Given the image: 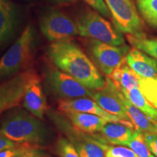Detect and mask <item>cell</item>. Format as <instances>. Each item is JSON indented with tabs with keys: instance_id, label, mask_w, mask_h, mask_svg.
<instances>
[{
	"instance_id": "cell-7",
	"label": "cell",
	"mask_w": 157,
	"mask_h": 157,
	"mask_svg": "<svg viewBox=\"0 0 157 157\" xmlns=\"http://www.w3.org/2000/svg\"><path fill=\"white\" fill-rule=\"evenodd\" d=\"M39 25L43 35L50 42L69 39L79 35L76 22L56 10L45 13L40 20Z\"/></svg>"
},
{
	"instance_id": "cell-3",
	"label": "cell",
	"mask_w": 157,
	"mask_h": 157,
	"mask_svg": "<svg viewBox=\"0 0 157 157\" xmlns=\"http://www.w3.org/2000/svg\"><path fill=\"white\" fill-rule=\"evenodd\" d=\"M34 30L28 25L0 58V80L13 76L28 68L32 59Z\"/></svg>"
},
{
	"instance_id": "cell-27",
	"label": "cell",
	"mask_w": 157,
	"mask_h": 157,
	"mask_svg": "<svg viewBox=\"0 0 157 157\" xmlns=\"http://www.w3.org/2000/svg\"><path fill=\"white\" fill-rule=\"evenodd\" d=\"M84 1L103 16L107 17L111 16V13L104 0H84Z\"/></svg>"
},
{
	"instance_id": "cell-32",
	"label": "cell",
	"mask_w": 157,
	"mask_h": 157,
	"mask_svg": "<svg viewBox=\"0 0 157 157\" xmlns=\"http://www.w3.org/2000/svg\"><path fill=\"white\" fill-rule=\"evenodd\" d=\"M154 124L155 126V128H156V133H157V120L155 121V122H154Z\"/></svg>"
},
{
	"instance_id": "cell-2",
	"label": "cell",
	"mask_w": 157,
	"mask_h": 157,
	"mask_svg": "<svg viewBox=\"0 0 157 157\" xmlns=\"http://www.w3.org/2000/svg\"><path fill=\"white\" fill-rule=\"evenodd\" d=\"M0 134L20 144L44 142L48 131L39 118L23 111H14L2 123Z\"/></svg>"
},
{
	"instance_id": "cell-12",
	"label": "cell",
	"mask_w": 157,
	"mask_h": 157,
	"mask_svg": "<svg viewBox=\"0 0 157 157\" xmlns=\"http://www.w3.org/2000/svg\"><path fill=\"white\" fill-rule=\"evenodd\" d=\"M23 101L25 109L39 119H42L48 112V104L43 92L41 79L36 73L29 81Z\"/></svg>"
},
{
	"instance_id": "cell-26",
	"label": "cell",
	"mask_w": 157,
	"mask_h": 157,
	"mask_svg": "<svg viewBox=\"0 0 157 157\" xmlns=\"http://www.w3.org/2000/svg\"><path fill=\"white\" fill-rule=\"evenodd\" d=\"M36 146H37L36 145L28 144V143L20 144L19 146H17L16 147L5 149V150L0 151V157H15L17 156V155L21 154V153L24 152L25 151Z\"/></svg>"
},
{
	"instance_id": "cell-18",
	"label": "cell",
	"mask_w": 157,
	"mask_h": 157,
	"mask_svg": "<svg viewBox=\"0 0 157 157\" xmlns=\"http://www.w3.org/2000/svg\"><path fill=\"white\" fill-rule=\"evenodd\" d=\"M121 98L129 120L134 125L135 130L142 132L156 133V128L152 121L141 110L130 103L122 93Z\"/></svg>"
},
{
	"instance_id": "cell-16",
	"label": "cell",
	"mask_w": 157,
	"mask_h": 157,
	"mask_svg": "<svg viewBox=\"0 0 157 157\" xmlns=\"http://www.w3.org/2000/svg\"><path fill=\"white\" fill-rule=\"evenodd\" d=\"M17 21L15 7L10 0H0V44L14 32Z\"/></svg>"
},
{
	"instance_id": "cell-17",
	"label": "cell",
	"mask_w": 157,
	"mask_h": 157,
	"mask_svg": "<svg viewBox=\"0 0 157 157\" xmlns=\"http://www.w3.org/2000/svg\"><path fill=\"white\" fill-rule=\"evenodd\" d=\"M108 76L119 91L139 87L140 76L127 65L126 60Z\"/></svg>"
},
{
	"instance_id": "cell-14",
	"label": "cell",
	"mask_w": 157,
	"mask_h": 157,
	"mask_svg": "<svg viewBox=\"0 0 157 157\" xmlns=\"http://www.w3.org/2000/svg\"><path fill=\"white\" fill-rule=\"evenodd\" d=\"M134 126L121 122H107L100 131L102 137L108 143L115 146H124L132 138L135 132Z\"/></svg>"
},
{
	"instance_id": "cell-20",
	"label": "cell",
	"mask_w": 157,
	"mask_h": 157,
	"mask_svg": "<svg viewBox=\"0 0 157 157\" xmlns=\"http://www.w3.org/2000/svg\"><path fill=\"white\" fill-rule=\"evenodd\" d=\"M127 39L135 48L146 52L157 60V39L146 38L145 35L135 36L132 34H127Z\"/></svg>"
},
{
	"instance_id": "cell-1",
	"label": "cell",
	"mask_w": 157,
	"mask_h": 157,
	"mask_svg": "<svg viewBox=\"0 0 157 157\" xmlns=\"http://www.w3.org/2000/svg\"><path fill=\"white\" fill-rule=\"evenodd\" d=\"M48 55L63 71L75 78L88 89L96 91L103 88L105 78L76 43L70 39L53 42L48 47Z\"/></svg>"
},
{
	"instance_id": "cell-11",
	"label": "cell",
	"mask_w": 157,
	"mask_h": 157,
	"mask_svg": "<svg viewBox=\"0 0 157 157\" xmlns=\"http://www.w3.org/2000/svg\"><path fill=\"white\" fill-rule=\"evenodd\" d=\"M58 109L61 112H81L97 115L103 118L107 122H121L134 126L130 121H126L111 114L102 109L91 98H78L69 100H60L58 102Z\"/></svg>"
},
{
	"instance_id": "cell-13",
	"label": "cell",
	"mask_w": 157,
	"mask_h": 157,
	"mask_svg": "<svg viewBox=\"0 0 157 157\" xmlns=\"http://www.w3.org/2000/svg\"><path fill=\"white\" fill-rule=\"evenodd\" d=\"M126 63L141 78L157 76V60L138 49L129 50L126 56Z\"/></svg>"
},
{
	"instance_id": "cell-10",
	"label": "cell",
	"mask_w": 157,
	"mask_h": 157,
	"mask_svg": "<svg viewBox=\"0 0 157 157\" xmlns=\"http://www.w3.org/2000/svg\"><path fill=\"white\" fill-rule=\"evenodd\" d=\"M121 93L109 76L105 78V84L101 89L93 91V99L102 109L111 114L126 121L129 120L126 109L121 98Z\"/></svg>"
},
{
	"instance_id": "cell-19",
	"label": "cell",
	"mask_w": 157,
	"mask_h": 157,
	"mask_svg": "<svg viewBox=\"0 0 157 157\" xmlns=\"http://www.w3.org/2000/svg\"><path fill=\"white\" fill-rule=\"evenodd\" d=\"M120 92L130 103L141 110L153 123L157 120V110L148 103L141 93L140 88L135 87L132 90H122Z\"/></svg>"
},
{
	"instance_id": "cell-24",
	"label": "cell",
	"mask_w": 157,
	"mask_h": 157,
	"mask_svg": "<svg viewBox=\"0 0 157 157\" xmlns=\"http://www.w3.org/2000/svg\"><path fill=\"white\" fill-rule=\"evenodd\" d=\"M56 151L60 157H80L74 145L63 137L57 140Z\"/></svg>"
},
{
	"instance_id": "cell-29",
	"label": "cell",
	"mask_w": 157,
	"mask_h": 157,
	"mask_svg": "<svg viewBox=\"0 0 157 157\" xmlns=\"http://www.w3.org/2000/svg\"><path fill=\"white\" fill-rule=\"evenodd\" d=\"M19 145L20 143L13 142V141H12L11 140L7 138V137L0 134V151L5 150V149L16 147L19 146Z\"/></svg>"
},
{
	"instance_id": "cell-31",
	"label": "cell",
	"mask_w": 157,
	"mask_h": 157,
	"mask_svg": "<svg viewBox=\"0 0 157 157\" xmlns=\"http://www.w3.org/2000/svg\"><path fill=\"white\" fill-rule=\"evenodd\" d=\"M58 4H65V5H70L76 2L78 0H52Z\"/></svg>"
},
{
	"instance_id": "cell-28",
	"label": "cell",
	"mask_w": 157,
	"mask_h": 157,
	"mask_svg": "<svg viewBox=\"0 0 157 157\" xmlns=\"http://www.w3.org/2000/svg\"><path fill=\"white\" fill-rule=\"evenodd\" d=\"M147 146L153 154L157 157V133L143 132Z\"/></svg>"
},
{
	"instance_id": "cell-22",
	"label": "cell",
	"mask_w": 157,
	"mask_h": 157,
	"mask_svg": "<svg viewBox=\"0 0 157 157\" xmlns=\"http://www.w3.org/2000/svg\"><path fill=\"white\" fill-rule=\"evenodd\" d=\"M139 88L148 103L157 110V76L152 78L140 77Z\"/></svg>"
},
{
	"instance_id": "cell-30",
	"label": "cell",
	"mask_w": 157,
	"mask_h": 157,
	"mask_svg": "<svg viewBox=\"0 0 157 157\" xmlns=\"http://www.w3.org/2000/svg\"><path fill=\"white\" fill-rule=\"evenodd\" d=\"M15 157H43V153L37 148V146L33 147Z\"/></svg>"
},
{
	"instance_id": "cell-15",
	"label": "cell",
	"mask_w": 157,
	"mask_h": 157,
	"mask_svg": "<svg viewBox=\"0 0 157 157\" xmlns=\"http://www.w3.org/2000/svg\"><path fill=\"white\" fill-rule=\"evenodd\" d=\"M66 117L76 128L82 132L94 134L101 130L107 121L97 115L87 113H65Z\"/></svg>"
},
{
	"instance_id": "cell-23",
	"label": "cell",
	"mask_w": 157,
	"mask_h": 157,
	"mask_svg": "<svg viewBox=\"0 0 157 157\" xmlns=\"http://www.w3.org/2000/svg\"><path fill=\"white\" fill-rule=\"evenodd\" d=\"M137 7L145 21L157 28V0H137Z\"/></svg>"
},
{
	"instance_id": "cell-4",
	"label": "cell",
	"mask_w": 157,
	"mask_h": 157,
	"mask_svg": "<svg viewBox=\"0 0 157 157\" xmlns=\"http://www.w3.org/2000/svg\"><path fill=\"white\" fill-rule=\"evenodd\" d=\"M76 24L80 36L114 46L124 44L121 32L95 11L85 10L80 13L76 17Z\"/></svg>"
},
{
	"instance_id": "cell-8",
	"label": "cell",
	"mask_w": 157,
	"mask_h": 157,
	"mask_svg": "<svg viewBox=\"0 0 157 157\" xmlns=\"http://www.w3.org/2000/svg\"><path fill=\"white\" fill-rule=\"evenodd\" d=\"M46 82L52 93L62 100L78 98H91L93 90L88 89L75 78L63 71H49L46 75Z\"/></svg>"
},
{
	"instance_id": "cell-25",
	"label": "cell",
	"mask_w": 157,
	"mask_h": 157,
	"mask_svg": "<svg viewBox=\"0 0 157 157\" xmlns=\"http://www.w3.org/2000/svg\"><path fill=\"white\" fill-rule=\"evenodd\" d=\"M105 157H138L132 150L124 146H109Z\"/></svg>"
},
{
	"instance_id": "cell-21",
	"label": "cell",
	"mask_w": 157,
	"mask_h": 157,
	"mask_svg": "<svg viewBox=\"0 0 157 157\" xmlns=\"http://www.w3.org/2000/svg\"><path fill=\"white\" fill-rule=\"evenodd\" d=\"M125 146H128L138 157H156L147 146L143 132L140 131L135 130L132 138Z\"/></svg>"
},
{
	"instance_id": "cell-5",
	"label": "cell",
	"mask_w": 157,
	"mask_h": 157,
	"mask_svg": "<svg viewBox=\"0 0 157 157\" xmlns=\"http://www.w3.org/2000/svg\"><path fill=\"white\" fill-rule=\"evenodd\" d=\"M114 27L119 32L135 36L144 35V25L132 0H104Z\"/></svg>"
},
{
	"instance_id": "cell-9",
	"label": "cell",
	"mask_w": 157,
	"mask_h": 157,
	"mask_svg": "<svg viewBox=\"0 0 157 157\" xmlns=\"http://www.w3.org/2000/svg\"><path fill=\"white\" fill-rule=\"evenodd\" d=\"M35 74L33 70L24 71L0 84V113L21 103L29 81Z\"/></svg>"
},
{
	"instance_id": "cell-6",
	"label": "cell",
	"mask_w": 157,
	"mask_h": 157,
	"mask_svg": "<svg viewBox=\"0 0 157 157\" xmlns=\"http://www.w3.org/2000/svg\"><path fill=\"white\" fill-rule=\"evenodd\" d=\"M87 48L94 63L107 76L124 61L130 50L125 44L114 46L94 39L89 40Z\"/></svg>"
}]
</instances>
